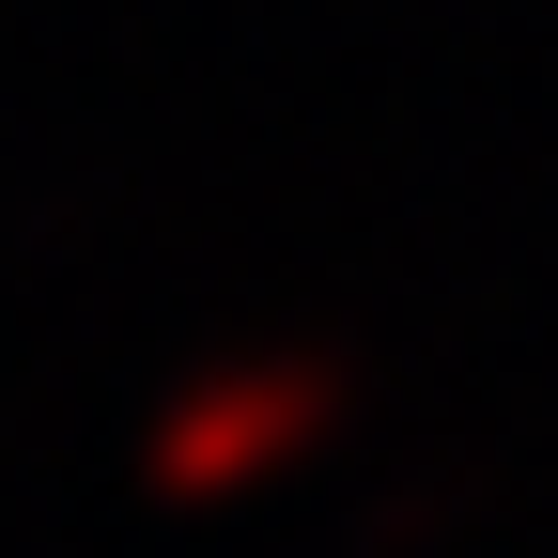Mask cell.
<instances>
[{"label":"cell","mask_w":558,"mask_h":558,"mask_svg":"<svg viewBox=\"0 0 558 558\" xmlns=\"http://www.w3.org/2000/svg\"><path fill=\"white\" fill-rule=\"evenodd\" d=\"M341 418H357V357H341V341H248V357H202V373L156 403L140 481H156L171 512H218V497L295 481Z\"/></svg>","instance_id":"cell-1"},{"label":"cell","mask_w":558,"mask_h":558,"mask_svg":"<svg viewBox=\"0 0 558 558\" xmlns=\"http://www.w3.org/2000/svg\"><path fill=\"white\" fill-rule=\"evenodd\" d=\"M481 512H497V465H403L388 497L357 512V543H373V558H418V543H450V527H481Z\"/></svg>","instance_id":"cell-2"}]
</instances>
